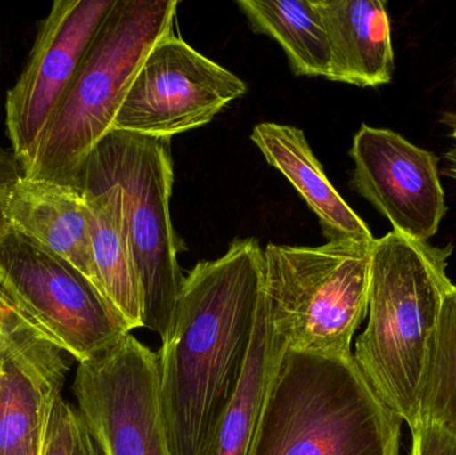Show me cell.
I'll use <instances>...</instances> for the list:
<instances>
[{"label": "cell", "instance_id": "8992f818", "mask_svg": "<svg viewBox=\"0 0 456 455\" xmlns=\"http://www.w3.org/2000/svg\"><path fill=\"white\" fill-rule=\"evenodd\" d=\"M120 186L143 328L167 338L183 274L170 216L174 184L171 139L112 130L91 152Z\"/></svg>", "mask_w": 456, "mask_h": 455}, {"label": "cell", "instance_id": "4fadbf2b", "mask_svg": "<svg viewBox=\"0 0 456 455\" xmlns=\"http://www.w3.org/2000/svg\"><path fill=\"white\" fill-rule=\"evenodd\" d=\"M79 189L90 213L91 248L99 288L131 331L143 328L141 288L131 254L122 190L93 157L83 166Z\"/></svg>", "mask_w": 456, "mask_h": 455}, {"label": "cell", "instance_id": "9a60e30c", "mask_svg": "<svg viewBox=\"0 0 456 455\" xmlns=\"http://www.w3.org/2000/svg\"><path fill=\"white\" fill-rule=\"evenodd\" d=\"M326 29L332 82L387 85L394 72L391 21L379 0H314Z\"/></svg>", "mask_w": 456, "mask_h": 455}, {"label": "cell", "instance_id": "5bb4252c", "mask_svg": "<svg viewBox=\"0 0 456 455\" xmlns=\"http://www.w3.org/2000/svg\"><path fill=\"white\" fill-rule=\"evenodd\" d=\"M5 218L11 230L71 264L99 288L82 190L23 176L8 197Z\"/></svg>", "mask_w": 456, "mask_h": 455}, {"label": "cell", "instance_id": "277c9868", "mask_svg": "<svg viewBox=\"0 0 456 455\" xmlns=\"http://www.w3.org/2000/svg\"><path fill=\"white\" fill-rule=\"evenodd\" d=\"M176 0H115L61 96L24 178L79 189L144 58L174 31Z\"/></svg>", "mask_w": 456, "mask_h": 455}, {"label": "cell", "instance_id": "603a6c76", "mask_svg": "<svg viewBox=\"0 0 456 455\" xmlns=\"http://www.w3.org/2000/svg\"><path fill=\"white\" fill-rule=\"evenodd\" d=\"M20 162L15 152L7 147L0 146V237L10 230L5 218V205L13 186L23 178Z\"/></svg>", "mask_w": 456, "mask_h": 455}, {"label": "cell", "instance_id": "7c38bea8", "mask_svg": "<svg viewBox=\"0 0 456 455\" xmlns=\"http://www.w3.org/2000/svg\"><path fill=\"white\" fill-rule=\"evenodd\" d=\"M63 350L31 334L0 357V455H39L69 363Z\"/></svg>", "mask_w": 456, "mask_h": 455}, {"label": "cell", "instance_id": "2e32d148", "mask_svg": "<svg viewBox=\"0 0 456 455\" xmlns=\"http://www.w3.org/2000/svg\"><path fill=\"white\" fill-rule=\"evenodd\" d=\"M251 139L268 165L289 179L318 216L329 242L374 243L371 230L332 186L300 128L259 123Z\"/></svg>", "mask_w": 456, "mask_h": 455}, {"label": "cell", "instance_id": "5b68a950", "mask_svg": "<svg viewBox=\"0 0 456 455\" xmlns=\"http://www.w3.org/2000/svg\"><path fill=\"white\" fill-rule=\"evenodd\" d=\"M371 248L327 242L263 248L265 313L286 350L353 354L354 334L369 314Z\"/></svg>", "mask_w": 456, "mask_h": 455}, {"label": "cell", "instance_id": "3957f363", "mask_svg": "<svg viewBox=\"0 0 456 455\" xmlns=\"http://www.w3.org/2000/svg\"><path fill=\"white\" fill-rule=\"evenodd\" d=\"M402 422L353 354L284 350L249 455H399Z\"/></svg>", "mask_w": 456, "mask_h": 455}, {"label": "cell", "instance_id": "d6986e66", "mask_svg": "<svg viewBox=\"0 0 456 455\" xmlns=\"http://www.w3.org/2000/svg\"><path fill=\"white\" fill-rule=\"evenodd\" d=\"M456 433V286L447 294L426 374L420 422Z\"/></svg>", "mask_w": 456, "mask_h": 455}, {"label": "cell", "instance_id": "52a82bcc", "mask_svg": "<svg viewBox=\"0 0 456 455\" xmlns=\"http://www.w3.org/2000/svg\"><path fill=\"white\" fill-rule=\"evenodd\" d=\"M0 288L48 341L77 362L103 354L131 334L82 272L11 229L0 237Z\"/></svg>", "mask_w": 456, "mask_h": 455}, {"label": "cell", "instance_id": "cb8c5ba5", "mask_svg": "<svg viewBox=\"0 0 456 455\" xmlns=\"http://www.w3.org/2000/svg\"><path fill=\"white\" fill-rule=\"evenodd\" d=\"M72 455H104L101 446L96 443L95 438L91 435L86 427L85 422L80 419L77 411L75 419L74 446Z\"/></svg>", "mask_w": 456, "mask_h": 455}, {"label": "cell", "instance_id": "f1b7e54d", "mask_svg": "<svg viewBox=\"0 0 456 455\" xmlns=\"http://www.w3.org/2000/svg\"><path fill=\"white\" fill-rule=\"evenodd\" d=\"M40 454H42V451H40ZM40 454H39V455H40Z\"/></svg>", "mask_w": 456, "mask_h": 455}, {"label": "cell", "instance_id": "484cf974", "mask_svg": "<svg viewBox=\"0 0 456 455\" xmlns=\"http://www.w3.org/2000/svg\"><path fill=\"white\" fill-rule=\"evenodd\" d=\"M452 134H456V112L454 117H452Z\"/></svg>", "mask_w": 456, "mask_h": 455}, {"label": "cell", "instance_id": "ffe728a7", "mask_svg": "<svg viewBox=\"0 0 456 455\" xmlns=\"http://www.w3.org/2000/svg\"><path fill=\"white\" fill-rule=\"evenodd\" d=\"M77 409L59 398L55 403L40 455H72Z\"/></svg>", "mask_w": 456, "mask_h": 455}, {"label": "cell", "instance_id": "4316f807", "mask_svg": "<svg viewBox=\"0 0 456 455\" xmlns=\"http://www.w3.org/2000/svg\"><path fill=\"white\" fill-rule=\"evenodd\" d=\"M0 59H2V47H0Z\"/></svg>", "mask_w": 456, "mask_h": 455}, {"label": "cell", "instance_id": "ba28073f", "mask_svg": "<svg viewBox=\"0 0 456 455\" xmlns=\"http://www.w3.org/2000/svg\"><path fill=\"white\" fill-rule=\"evenodd\" d=\"M77 414L104 455H173L163 419L157 353L128 334L79 362Z\"/></svg>", "mask_w": 456, "mask_h": 455}, {"label": "cell", "instance_id": "6da1fadb", "mask_svg": "<svg viewBox=\"0 0 456 455\" xmlns=\"http://www.w3.org/2000/svg\"><path fill=\"white\" fill-rule=\"evenodd\" d=\"M263 269V248L246 238L184 277L157 353L173 455H202L240 384L265 298Z\"/></svg>", "mask_w": 456, "mask_h": 455}, {"label": "cell", "instance_id": "8fae6325", "mask_svg": "<svg viewBox=\"0 0 456 455\" xmlns=\"http://www.w3.org/2000/svg\"><path fill=\"white\" fill-rule=\"evenodd\" d=\"M353 184L393 224L419 242L438 232L447 213L438 158L395 131L362 125L354 136Z\"/></svg>", "mask_w": 456, "mask_h": 455}, {"label": "cell", "instance_id": "44dd1931", "mask_svg": "<svg viewBox=\"0 0 456 455\" xmlns=\"http://www.w3.org/2000/svg\"><path fill=\"white\" fill-rule=\"evenodd\" d=\"M29 334L45 337L32 321L19 309L18 305L0 288V349L4 350Z\"/></svg>", "mask_w": 456, "mask_h": 455}, {"label": "cell", "instance_id": "e0dca14e", "mask_svg": "<svg viewBox=\"0 0 456 455\" xmlns=\"http://www.w3.org/2000/svg\"><path fill=\"white\" fill-rule=\"evenodd\" d=\"M286 346L268 322L265 298L240 384L202 455H249L271 377Z\"/></svg>", "mask_w": 456, "mask_h": 455}, {"label": "cell", "instance_id": "ac0fdd59", "mask_svg": "<svg viewBox=\"0 0 456 455\" xmlns=\"http://www.w3.org/2000/svg\"><path fill=\"white\" fill-rule=\"evenodd\" d=\"M238 7L255 32L281 45L295 75L329 79V40L314 0H239Z\"/></svg>", "mask_w": 456, "mask_h": 455}, {"label": "cell", "instance_id": "7a4b0ae2", "mask_svg": "<svg viewBox=\"0 0 456 455\" xmlns=\"http://www.w3.org/2000/svg\"><path fill=\"white\" fill-rule=\"evenodd\" d=\"M452 246L436 248L390 232L375 238L369 323L354 360L379 400L414 432L447 294Z\"/></svg>", "mask_w": 456, "mask_h": 455}, {"label": "cell", "instance_id": "7402d4cb", "mask_svg": "<svg viewBox=\"0 0 456 455\" xmlns=\"http://www.w3.org/2000/svg\"><path fill=\"white\" fill-rule=\"evenodd\" d=\"M411 455H456V433L422 421L412 432Z\"/></svg>", "mask_w": 456, "mask_h": 455}, {"label": "cell", "instance_id": "d4e9b609", "mask_svg": "<svg viewBox=\"0 0 456 455\" xmlns=\"http://www.w3.org/2000/svg\"><path fill=\"white\" fill-rule=\"evenodd\" d=\"M452 138H454V143L450 147L449 151L444 154L446 166H444V174L456 181V134H452Z\"/></svg>", "mask_w": 456, "mask_h": 455}, {"label": "cell", "instance_id": "9c48e42d", "mask_svg": "<svg viewBox=\"0 0 456 455\" xmlns=\"http://www.w3.org/2000/svg\"><path fill=\"white\" fill-rule=\"evenodd\" d=\"M247 90L244 80L173 31L144 58L112 130L171 139L208 125Z\"/></svg>", "mask_w": 456, "mask_h": 455}, {"label": "cell", "instance_id": "30bf717a", "mask_svg": "<svg viewBox=\"0 0 456 455\" xmlns=\"http://www.w3.org/2000/svg\"><path fill=\"white\" fill-rule=\"evenodd\" d=\"M115 0H56L4 103L5 134L26 173L40 139Z\"/></svg>", "mask_w": 456, "mask_h": 455}, {"label": "cell", "instance_id": "83f0119b", "mask_svg": "<svg viewBox=\"0 0 456 455\" xmlns=\"http://www.w3.org/2000/svg\"><path fill=\"white\" fill-rule=\"evenodd\" d=\"M2 352H3V350L0 349V357H2Z\"/></svg>", "mask_w": 456, "mask_h": 455}]
</instances>
